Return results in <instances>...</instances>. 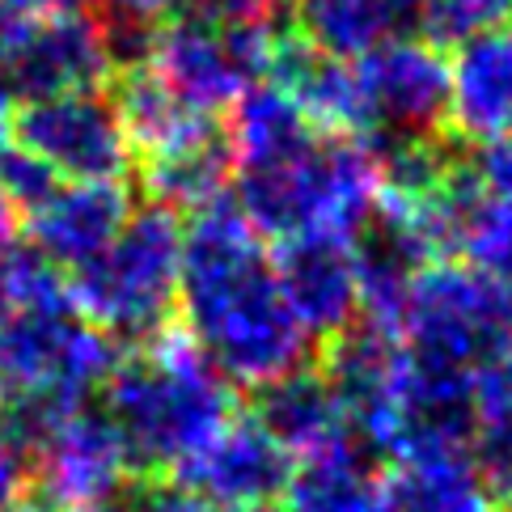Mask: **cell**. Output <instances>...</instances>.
<instances>
[{"label": "cell", "mask_w": 512, "mask_h": 512, "mask_svg": "<svg viewBox=\"0 0 512 512\" xmlns=\"http://www.w3.org/2000/svg\"><path fill=\"white\" fill-rule=\"evenodd\" d=\"M182 331L237 390H259L314 364V339L292 318L271 250L233 199L191 216L178 276Z\"/></svg>", "instance_id": "obj_1"}, {"label": "cell", "mask_w": 512, "mask_h": 512, "mask_svg": "<svg viewBox=\"0 0 512 512\" xmlns=\"http://www.w3.org/2000/svg\"><path fill=\"white\" fill-rule=\"evenodd\" d=\"M102 411L123 432L136 474H174L233 419V386L182 326L115 360Z\"/></svg>", "instance_id": "obj_2"}, {"label": "cell", "mask_w": 512, "mask_h": 512, "mask_svg": "<svg viewBox=\"0 0 512 512\" xmlns=\"http://www.w3.org/2000/svg\"><path fill=\"white\" fill-rule=\"evenodd\" d=\"M242 216L259 237H339L356 242L381 212V161L369 136L309 132L292 149L233 170Z\"/></svg>", "instance_id": "obj_3"}, {"label": "cell", "mask_w": 512, "mask_h": 512, "mask_svg": "<svg viewBox=\"0 0 512 512\" xmlns=\"http://www.w3.org/2000/svg\"><path fill=\"white\" fill-rule=\"evenodd\" d=\"M178 276H182L178 216L157 204H140L94 263L72 271L68 288L89 326H98L115 343L144 347L174 326Z\"/></svg>", "instance_id": "obj_4"}, {"label": "cell", "mask_w": 512, "mask_h": 512, "mask_svg": "<svg viewBox=\"0 0 512 512\" xmlns=\"http://www.w3.org/2000/svg\"><path fill=\"white\" fill-rule=\"evenodd\" d=\"M280 34L259 17H233L221 9L174 13L144 47V68L166 81L182 102L216 119L267 81Z\"/></svg>", "instance_id": "obj_5"}, {"label": "cell", "mask_w": 512, "mask_h": 512, "mask_svg": "<svg viewBox=\"0 0 512 512\" xmlns=\"http://www.w3.org/2000/svg\"><path fill=\"white\" fill-rule=\"evenodd\" d=\"M394 335L415 364L479 377L512 347V297L470 267L428 263L407 292Z\"/></svg>", "instance_id": "obj_6"}, {"label": "cell", "mask_w": 512, "mask_h": 512, "mask_svg": "<svg viewBox=\"0 0 512 512\" xmlns=\"http://www.w3.org/2000/svg\"><path fill=\"white\" fill-rule=\"evenodd\" d=\"M34 500L47 512H72L89 504H111V496L136 479L123 432L102 407H68L51 415L30 436Z\"/></svg>", "instance_id": "obj_7"}, {"label": "cell", "mask_w": 512, "mask_h": 512, "mask_svg": "<svg viewBox=\"0 0 512 512\" xmlns=\"http://www.w3.org/2000/svg\"><path fill=\"white\" fill-rule=\"evenodd\" d=\"M13 136L26 153L51 166V174L68 182H123L136 161L115 98L98 89L17 106Z\"/></svg>", "instance_id": "obj_8"}, {"label": "cell", "mask_w": 512, "mask_h": 512, "mask_svg": "<svg viewBox=\"0 0 512 512\" xmlns=\"http://www.w3.org/2000/svg\"><path fill=\"white\" fill-rule=\"evenodd\" d=\"M369 140H436L449 123V60L432 39H394L356 56Z\"/></svg>", "instance_id": "obj_9"}, {"label": "cell", "mask_w": 512, "mask_h": 512, "mask_svg": "<svg viewBox=\"0 0 512 512\" xmlns=\"http://www.w3.org/2000/svg\"><path fill=\"white\" fill-rule=\"evenodd\" d=\"M115 47L89 13L13 17L5 72L17 102L98 89L115 72Z\"/></svg>", "instance_id": "obj_10"}, {"label": "cell", "mask_w": 512, "mask_h": 512, "mask_svg": "<svg viewBox=\"0 0 512 512\" xmlns=\"http://www.w3.org/2000/svg\"><path fill=\"white\" fill-rule=\"evenodd\" d=\"M292 318L318 347L360 322V280L352 242L339 237H288L271 254Z\"/></svg>", "instance_id": "obj_11"}, {"label": "cell", "mask_w": 512, "mask_h": 512, "mask_svg": "<svg viewBox=\"0 0 512 512\" xmlns=\"http://www.w3.org/2000/svg\"><path fill=\"white\" fill-rule=\"evenodd\" d=\"M292 474V457L254 424V419H229L182 470L170 479L191 487L221 512H250L259 504H271L284 496Z\"/></svg>", "instance_id": "obj_12"}, {"label": "cell", "mask_w": 512, "mask_h": 512, "mask_svg": "<svg viewBox=\"0 0 512 512\" xmlns=\"http://www.w3.org/2000/svg\"><path fill=\"white\" fill-rule=\"evenodd\" d=\"M127 216L132 195L123 182H68L30 212V250L72 276L115 242Z\"/></svg>", "instance_id": "obj_13"}, {"label": "cell", "mask_w": 512, "mask_h": 512, "mask_svg": "<svg viewBox=\"0 0 512 512\" xmlns=\"http://www.w3.org/2000/svg\"><path fill=\"white\" fill-rule=\"evenodd\" d=\"M449 127L470 144L512 136V26L457 43L449 60Z\"/></svg>", "instance_id": "obj_14"}, {"label": "cell", "mask_w": 512, "mask_h": 512, "mask_svg": "<svg viewBox=\"0 0 512 512\" xmlns=\"http://www.w3.org/2000/svg\"><path fill=\"white\" fill-rule=\"evenodd\" d=\"M267 81L280 85L292 98V106H297L318 132L369 136V127H364V98H360V81H356L352 60H339L331 51L305 43L297 34V39H280Z\"/></svg>", "instance_id": "obj_15"}, {"label": "cell", "mask_w": 512, "mask_h": 512, "mask_svg": "<svg viewBox=\"0 0 512 512\" xmlns=\"http://www.w3.org/2000/svg\"><path fill=\"white\" fill-rule=\"evenodd\" d=\"M250 419L288 457H305L331 445L335 436L352 432L331 381H326L318 364H305V369H292L276 381H267V386L250 390Z\"/></svg>", "instance_id": "obj_16"}, {"label": "cell", "mask_w": 512, "mask_h": 512, "mask_svg": "<svg viewBox=\"0 0 512 512\" xmlns=\"http://www.w3.org/2000/svg\"><path fill=\"white\" fill-rule=\"evenodd\" d=\"M386 474L377 453L356 432L335 436L331 445L305 453L288 474V508L292 512H381Z\"/></svg>", "instance_id": "obj_17"}, {"label": "cell", "mask_w": 512, "mask_h": 512, "mask_svg": "<svg viewBox=\"0 0 512 512\" xmlns=\"http://www.w3.org/2000/svg\"><path fill=\"white\" fill-rule=\"evenodd\" d=\"M115 111L123 119L127 140H132V153H144V161L221 140V127H216L212 115L195 111L191 102H182L174 89L161 77H153L144 64H132L119 77Z\"/></svg>", "instance_id": "obj_18"}, {"label": "cell", "mask_w": 512, "mask_h": 512, "mask_svg": "<svg viewBox=\"0 0 512 512\" xmlns=\"http://www.w3.org/2000/svg\"><path fill=\"white\" fill-rule=\"evenodd\" d=\"M301 39L339 60L369 56L373 47L407 39L424 22V0H297Z\"/></svg>", "instance_id": "obj_19"}, {"label": "cell", "mask_w": 512, "mask_h": 512, "mask_svg": "<svg viewBox=\"0 0 512 512\" xmlns=\"http://www.w3.org/2000/svg\"><path fill=\"white\" fill-rule=\"evenodd\" d=\"M470 466L491 500L512 504V347L479 369L474 381Z\"/></svg>", "instance_id": "obj_20"}, {"label": "cell", "mask_w": 512, "mask_h": 512, "mask_svg": "<svg viewBox=\"0 0 512 512\" xmlns=\"http://www.w3.org/2000/svg\"><path fill=\"white\" fill-rule=\"evenodd\" d=\"M229 182H233V161L225 149V136L212 144H199V149L144 161V195H149V204L166 208L174 216L182 212L195 216L212 204H221V199H229Z\"/></svg>", "instance_id": "obj_21"}, {"label": "cell", "mask_w": 512, "mask_h": 512, "mask_svg": "<svg viewBox=\"0 0 512 512\" xmlns=\"http://www.w3.org/2000/svg\"><path fill=\"white\" fill-rule=\"evenodd\" d=\"M381 512H491V496L470 457L407 462L386 479Z\"/></svg>", "instance_id": "obj_22"}, {"label": "cell", "mask_w": 512, "mask_h": 512, "mask_svg": "<svg viewBox=\"0 0 512 512\" xmlns=\"http://www.w3.org/2000/svg\"><path fill=\"white\" fill-rule=\"evenodd\" d=\"M98 5V26L115 47V60L136 64V47L144 51L149 39L174 17L178 0H94Z\"/></svg>", "instance_id": "obj_23"}, {"label": "cell", "mask_w": 512, "mask_h": 512, "mask_svg": "<svg viewBox=\"0 0 512 512\" xmlns=\"http://www.w3.org/2000/svg\"><path fill=\"white\" fill-rule=\"evenodd\" d=\"M512 0H424V26L432 39H453L462 43L470 34L508 26Z\"/></svg>", "instance_id": "obj_24"}, {"label": "cell", "mask_w": 512, "mask_h": 512, "mask_svg": "<svg viewBox=\"0 0 512 512\" xmlns=\"http://www.w3.org/2000/svg\"><path fill=\"white\" fill-rule=\"evenodd\" d=\"M0 187H5L17 212L30 216L34 208H43L51 199V191L60 187V178L34 153H26L22 144H0Z\"/></svg>", "instance_id": "obj_25"}, {"label": "cell", "mask_w": 512, "mask_h": 512, "mask_svg": "<svg viewBox=\"0 0 512 512\" xmlns=\"http://www.w3.org/2000/svg\"><path fill=\"white\" fill-rule=\"evenodd\" d=\"M127 491V512H221L170 474H136Z\"/></svg>", "instance_id": "obj_26"}, {"label": "cell", "mask_w": 512, "mask_h": 512, "mask_svg": "<svg viewBox=\"0 0 512 512\" xmlns=\"http://www.w3.org/2000/svg\"><path fill=\"white\" fill-rule=\"evenodd\" d=\"M34 496V462L30 445L17 436V428L0 415V512H13L30 504Z\"/></svg>", "instance_id": "obj_27"}, {"label": "cell", "mask_w": 512, "mask_h": 512, "mask_svg": "<svg viewBox=\"0 0 512 512\" xmlns=\"http://www.w3.org/2000/svg\"><path fill=\"white\" fill-rule=\"evenodd\" d=\"M470 182L479 187L487 199L512 208V136L504 140H491V144H479V153L470 161H462Z\"/></svg>", "instance_id": "obj_28"}, {"label": "cell", "mask_w": 512, "mask_h": 512, "mask_svg": "<svg viewBox=\"0 0 512 512\" xmlns=\"http://www.w3.org/2000/svg\"><path fill=\"white\" fill-rule=\"evenodd\" d=\"M9 34H13V13L0 9V144H9V136H13V119H17V94H13V85H9V72H5Z\"/></svg>", "instance_id": "obj_29"}, {"label": "cell", "mask_w": 512, "mask_h": 512, "mask_svg": "<svg viewBox=\"0 0 512 512\" xmlns=\"http://www.w3.org/2000/svg\"><path fill=\"white\" fill-rule=\"evenodd\" d=\"M85 0H0V9L13 17H60V13H81Z\"/></svg>", "instance_id": "obj_30"}, {"label": "cell", "mask_w": 512, "mask_h": 512, "mask_svg": "<svg viewBox=\"0 0 512 512\" xmlns=\"http://www.w3.org/2000/svg\"><path fill=\"white\" fill-rule=\"evenodd\" d=\"M280 5L284 0H204V9H221L233 17H259V22H271Z\"/></svg>", "instance_id": "obj_31"}, {"label": "cell", "mask_w": 512, "mask_h": 512, "mask_svg": "<svg viewBox=\"0 0 512 512\" xmlns=\"http://www.w3.org/2000/svg\"><path fill=\"white\" fill-rule=\"evenodd\" d=\"M17 229H22V212L13 208V199L5 195V187H0V250H9V246H13Z\"/></svg>", "instance_id": "obj_32"}, {"label": "cell", "mask_w": 512, "mask_h": 512, "mask_svg": "<svg viewBox=\"0 0 512 512\" xmlns=\"http://www.w3.org/2000/svg\"><path fill=\"white\" fill-rule=\"evenodd\" d=\"M9 309H13V288H9V250L0 254V322L9 318Z\"/></svg>", "instance_id": "obj_33"}, {"label": "cell", "mask_w": 512, "mask_h": 512, "mask_svg": "<svg viewBox=\"0 0 512 512\" xmlns=\"http://www.w3.org/2000/svg\"><path fill=\"white\" fill-rule=\"evenodd\" d=\"M72 512H127L119 504H89V508H72Z\"/></svg>", "instance_id": "obj_34"}, {"label": "cell", "mask_w": 512, "mask_h": 512, "mask_svg": "<svg viewBox=\"0 0 512 512\" xmlns=\"http://www.w3.org/2000/svg\"><path fill=\"white\" fill-rule=\"evenodd\" d=\"M250 512H292V508L280 504V500H271V504H259V508H250Z\"/></svg>", "instance_id": "obj_35"}, {"label": "cell", "mask_w": 512, "mask_h": 512, "mask_svg": "<svg viewBox=\"0 0 512 512\" xmlns=\"http://www.w3.org/2000/svg\"><path fill=\"white\" fill-rule=\"evenodd\" d=\"M13 512H47L39 500H34V504H22V508H13Z\"/></svg>", "instance_id": "obj_36"}, {"label": "cell", "mask_w": 512, "mask_h": 512, "mask_svg": "<svg viewBox=\"0 0 512 512\" xmlns=\"http://www.w3.org/2000/svg\"><path fill=\"white\" fill-rule=\"evenodd\" d=\"M508 508H512V504H508Z\"/></svg>", "instance_id": "obj_37"}]
</instances>
